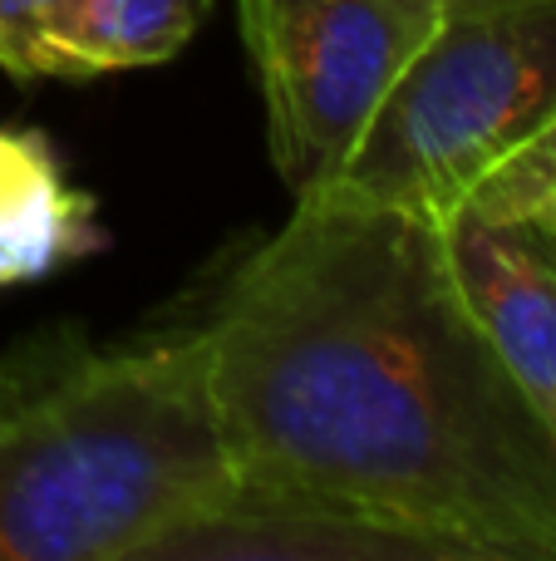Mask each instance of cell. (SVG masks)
I'll use <instances>...</instances> for the list:
<instances>
[{
    "label": "cell",
    "instance_id": "1",
    "mask_svg": "<svg viewBox=\"0 0 556 561\" xmlns=\"http://www.w3.org/2000/svg\"><path fill=\"white\" fill-rule=\"evenodd\" d=\"M242 503L193 552L556 561V428L453 280L443 227L301 197L197 325Z\"/></svg>",
    "mask_w": 556,
    "mask_h": 561
},
{
    "label": "cell",
    "instance_id": "2",
    "mask_svg": "<svg viewBox=\"0 0 556 561\" xmlns=\"http://www.w3.org/2000/svg\"><path fill=\"white\" fill-rule=\"evenodd\" d=\"M242 503L197 330L84 350L0 409V561L193 552Z\"/></svg>",
    "mask_w": 556,
    "mask_h": 561
},
{
    "label": "cell",
    "instance_id": "3",
    "mask_svg": "<svg viewBox=\"0 0 556 561\" xmlns=\"http://www.w3.org/2000/svg\"><path fill=\"white\" fill-rule=\"evenodd\" d=\"M556 118V0H443L345 173L315 197L443 222Z\"/></svg>",
    "mask_w": 556,
    "mask_h": 561
},
{
    "label": "cell",
    "instance_id": "4",
    "mask_svg": "<svg viewBox=\"0 0 556 561\" xmlns=\"http://www.w3.org/2000/svg\"><path fill=\"white\" fill-rule=\"evenodd\" d=\"M439 15L443 0H236L271 168L296 203L345 173Z\"/></svg>",
    "mask_w": 556,
    "mask_h": 561
},
{
    "label": "cell",
    "instance_id": "5",
    "mask_svg": "<svg viewBox=\"0 0 556 561\" xmlns=\"http://www.w3.org/2000/svg\"><path fill=\"white\" fill-rule=\"evenodd\" d=\"M443 252L473 320L556 428V247L537 222L443 217Z\"/></svg>",
    "mask_w": 556,
    "mask_h": 561
},
{
    "label": "cell",
    "instance_id": "6",
    "mask_svg": "<svg viewBox=\"0 0 556 561\" xmlns=\"http://www.w3.org/2000/svg\"><path fill=\"white\" fill-rule=\"evenodd\" d=\"M104 247L99 203L39 128H0V290L39 286Z\"/></svg>",
    "mask_w": 556,
    "mask_h": 561
},
{
    "label": "cell",
    "instance_id": "7",
    "mask_svg": "<svg viewBox=\"0 0 556 561\" xmlns=\"http://www.w3.org/2000/svg\"><path fill=\"white\" fill-rule=\"evenodd\" d=\"M212 0H49L35 30V79H99L167 65L202 30Z\"/></svg>",
    "mask_w": 556,
    "mask_h": 561
},
{
    "label": "cell",
    "instance_id": "8",
    "mask_svg": "<svg viewBox=\"0 0 556 561\" xmlns=\"http://www.w3.org/2000/svg\"><path fill=\"white\" fill-rule=\"evenodd\" d=\"M468 213L493 217V222H532V217H556V118L537 138L502 158L488 178L468 193Z\"/></svg>",
    "mask_w": 556,
    "mask_h": 561
},
{
    "label": "cell",
    "instance_id": "9",
    "mask_svg": "<svg viewBox=\"0 0 556 561\" xmlns=\"http://www.w3.org/2000/svg\"><path fill=\"white\" fill-rule=\"evenodd\" d=\"M84 335L79 330H55V335H39V340H25V345L5 350L0 355V409H10L15 399H25L30 389H39L49 375L69 365V359L84 355Z\"/></svg>",
    "mask_w": 556,
    "mask_h": 561
},
{
    "label": "cell",
    "instance_id": "10",
    "mask_svg": "<svg viewBox=\"0 0 556 561\" xmlns=\"http://www.w3.org/2000/svg\"><path fill=\"white\" fill-rule=\"evenodd\" d=\"M49 0H0V69L20 84L35 79V30Z\"/></svg>",
    "mask_w": 556,
    "mask_h": 561
},
{
    "label": "cell",
    "instance_id": "11",
    "mask_svg": "<svg viewBox=\"0 0 556 561\" xmlns=\"http://www.w3.org/2000/svg\"><path fill=\"white\" fill-rule=\"evenodd\" d=\"M532 222H537V227H542V232H547V237H552V247H556V217H532Z\"/></svg>",
    "mask_w": 556,
    "mask_h": 561
}]
</instances>
